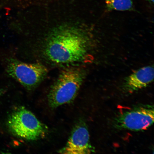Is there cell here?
<instances>
[{
  "label": "cell",
  "mask_w": 154,
  "mask_h": 154,
  "mask_svg": "<svg viewBox=\"0 0 154 154\" xmlns=\"http://www.w3.org/2000/svg\"><path fill=\"white\" fill-rule=\"evenodd\" d=\"M44 52L49 60L58 64L80 62L86 57L87 42L79 29L63 24L50 32L44 44Z\"/></svg>",
  "instance_id": "6da1fadb"
},
{
  "label": "cell",
  "mask_w": 154,
  "mask_h": 154,
  "mask_svg": "<svg viewBox=\"0 0 154 154\" xmlns=\"http://www.w3.org/2000/svg\"><path fill=\"white\" fill-rule=\"evenodd\" d=\"M84 71L76 67L63 69L52 86L48 101L52 108L72 103L78 95L85 77Z\"/></svg>",
  "instance_id": "7a4b0ae2"
},
{
  "label": "cell",
  "mask_w": 154,
  "mask_h": 154,
  "mask_svg": "<svg viewBox=\"0 0 154 154\" xmlns=\"http://www.w3.org/2000/svg\"><path fill=\"white\" fill-rule=\"evenodd\" d=\"M7 125L14 135L29 141L45 137L48 127L33 113L23 106L19 107L9 116Z\"/></svg>",
  "instance_id": "3957f363"
},
{
  "label": "cell",
  "mask_w": 154,
  "mask_h": 154,
  "mask_svg": "<svg viewBox=\"0 0 154 154\" xmlns=\"http://www.w3.org/2000/svg\"><path fill=\"white\" fill-rule=\"evenodd\" d=\"M7 72L29 91L35 89L47 76V67L40 63H27L11 59L8 63Z\"/></svg>",
  "instance_id": "277c9868"
},
{
  "label": "cell",
  "mask_w": 154,
  "mask_h": 154,
  "mask_svg": "<svg viewBox=\"0 0 154 154\" xmlns=\"http://www.w3.org/2000/svg\"><path fill=\"white\" fill-rule=\"evenodd\" d=\"M153 106H142L125 112L115 119L117 128L132 131L146 130L154 122Z\"/></svg>",
  "instance_id": "5b68a950"
},
{
  "label": "cell",
  "mask_w": 154,
  "mask_h": 154,
  "mask_svg": "<svg viewBox=\"0 0 154 154\" xmlns=\"http://www.w3.org/2000/svg\"><path fill=\"white\" fill-rule=\"evenodd\" d=\"M94 151L87 127L84 123H80L74 127L66 145L59 152L61 154H87Z\"/></svg>",
  "instance_id": "8992f818"
},
{
  "label": "cell",
  "mask_w": 154,
  "mask_h": 154,
  "mask_svg": "<svg viewBox=\"0 0 154 154\" xmlns=\"http://www.w3.org/2000/svg\"><path fill=\"white\" fill-rule=\"evenodd\" d=\"M153 67L144 66L137 70L126 78L123 89L127 93L132 94L145 88L153 81Z\"/></svg>",
  "instance_id": "52a82bcc"
},
{
  "label": "cell",
  "mask_w": 154,
  "mask_h": 154,
  "mask_svg": "<svg viewBox=\"0 0 154 154\" xmlns=\"http://www.w3.org/2000/svg\"><path fill=\"white\" fill-rule=\"evenodd\" d=\"M106 5L110 11H129L133 7L131 0H106Z\"/></svg>",
  "instance_id": "ba28073f"
},
{
  "label": "cell",
  "mask_w": 154,
  "mask_h": 154,
  "mask_svg": "<svg viewBox=\"0 0 154 154\" xmlns=\"http://www.w3.org/2000/svg\"><path fill=\"white\" fill-rule=\"evenodd\" d=\"M149 1H151V2L153 3L154 0H149Z\"/></svg>",
  "instance_id": "9c48e42d"
},
{
  "label": "cell",
  "mask_w": 154,
  "mask_h": 154,
  "mask_svg": "<svg viewBox=\"0 0 154 154\" xmlns=\"http://www.w3.org/2000/svg\"><path fill=\"white\" fill-rule=\"evenodd\" d=\"M2 94V91H0V96H1Z\"/></svg>",
  "instance_id": "30bf717a"
}]
</instances>
